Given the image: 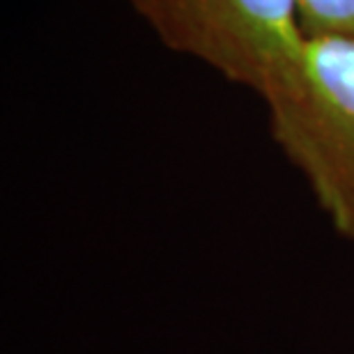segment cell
Here are the masks:
<instances>
[{"label": "cell", "instance_id": "cell-1", "mask_svg": "<svg viewBox=\"0 0 354 354\" xmlns=\"http://www.w3.org/2000/svg\"><path fill=\"white\" fill-rule=\"evenodd\" d=\"M269 133L338 235L354 242V39L306 37L263 97Z\"/></svg>", "mask_w": 354, "mask_h": 354}, {"label": "cell", "instance_id": "cell-2", "mask_svg": "<svg viewBox=\"0 0 354 354\" xmlns=\"http://www.w3.org/2000/svg\"><path fill=\"white\" fill-rule=\"evenodd\" d=\"M173 53L263 99L299 58L297 0H127Z\"/></svg>", "mask_w": 354, "mask_h": 354}, {"label": "cell", "instance_id": "cell-3", "mask_svg": "<svg viewBox=\"0 0 354 354\" xmlns=\"http://www.w3.org/2000/svg\"><path fill=\"white\" fill-rule=\"evenodd\" d=\"M306 37H350L354 39V0H297Z\"/></svg>", "mask_w": 354, "mask_h": 354}]
</instances>
